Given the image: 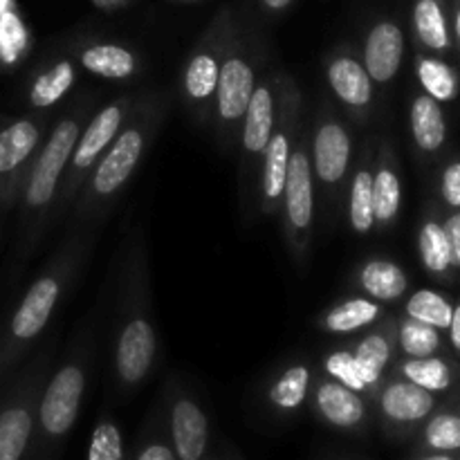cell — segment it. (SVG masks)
Listing matches in <instances>:
<instances>
[{
	"mask_svg": "<svg viewBox=\"0 0 460 460\" xmlns=\"http://www.w3.org/2000/svg\"><path fill=\"white\" fill-rule=\"evenodd\" d=\"M166 115V94L148 93L135 99L126 124L112 139L102 160L90 171L79 196L72 202L75 218L81 225L99 220L117 200L128 180L146 155Z\"/></svg>",
	"mask_w": 460,
	"mask_h": 460,
	"instance_id": "cell-1",
	"label": "cell"
},
{
	"mask_svg": "<svg viewBox=\"0 0 460 460\" xmlns=\"http://www.w3.org/2000/svg\"><path fill=\"white\" fill-rule=\"evenodd\" d=\"M88 247L90 241L84 232L75 234L66 245H61V250L54 254V259L45 265L43 272L31 281L22 299L18 301L16 310L0 335V382L18 367L30 346L43 335Z\"/></svg>",
	"mask_w": 460,
	"mask_h": 460,
	"instance_id": "cell-2",
	"label": "cell"
},
{
	"mask_svg": "<svg viewBox=\"0 0 460 460\" xmlns=\"http://www.w3.org/2000/svg\"><path fill=\"white\" fill-rule=\"evenodd\" d=\"M90 106L93 99L79 102L40 144L31 169L27 173L25 184L18 202H21V252L30 254L34 252L36 241L43 234L45 225L52 218L57 209L58 191H61L63 175L70 164L72 151L76 146L85 121L90 119Z\"/></svg>",
	"mask_w": 460,
	"mask_h": 460,
	"instance_id": "cell-3",
	"label": "cell"
},
{
	"mask_svg": "<svg viewBox=\"0 0 460 460\" xmlns=\"http://www.w3.org/2000/svg\"><path fill=\"white\" fill-rule=\"evenodd\" d=\"M93 359L90 335L81 337L70 358L48 377L36 409V431L30 460H57L63 443L75 429L88 386V368Z\"/></svg>",
	"mask_w": 460,
	"mask_h": 460,
	"instance_id": "cell-4",
	"label": "cell"
},
{
	"mask_svg": "<svg viewBox=\"0 0 460 460\" xmlns=\"http://www.w3.org/2000/svg\"><path fill=\"white\" fill-rule=\"evenodd\" d=\"M148 277L142 245L133 247L128 268V292H126L121 326L115 341V377L121 389L133 391L144 385L155 367L157 332L148 313Z\"/></svg>",
	"mask_w": 460,
	"mask_h": 460,
	"instance_id": "cell-5",
	"label": "cell"
},
{
	"mask_svg": "<svg viewBox=\"0 0 460 460\" xmlns=\"http://www.w3.org/2000/svg\"><path fill=\"white\" fill-rule=\"evenodd\" d=\"M54 362V346H45L22 371L0 407V460H30L40 391Z\"/></svg>",
	"mask_w": 460,
	"mask_h": 460,
	"instance_id": "cell-6",
	"label": "cell"
},
{
	"mask_svg": "<svg viewBox=\"0 0 460 460\" xmlns=\"http://www.w3.org/2000/svg\"><path fill=\"white\" fill-rule=\"evenodd\" d=\"M301 93L292 76L279 75L277 85V121H274L272 137L261 162L259 200L265 216L277 214L286 189L288 164H290L292 144L301 126Z\"/></svg>",
	"mask_w": 460,
	"mask_h": 460,
	"instance_id": "cell-7",
	"label": "cell"
},
{
	"mask_svg": "<svg viewBox=\"0 0 460 460\" xmlns=\"http://www.w3.org/2000/svg\"><path fill=\"white\" fill-rule=\"evenodd\" d=\"M133 94L117 97L115 102H111L108 106H103L102 111L94 112L88 119V124L84 126L79 139H76L75 151H72L66 175H63L57 209H54L57 214H63V211H66L67 207H72V202L76 200L81 187H84V182L88 180L90 171H93L94 164L102 160V155L108 151L112 139L117 137L121 126L126 124V117H128L130 108H133Z\"/></svg>",
	"mask_w": 460,
	"mask_h": 460,
	"instance_id": "cell-8",
	"label": "cell"
},
{
	"mask_svg": "<svg viewBox=\"0 0 460 460\" xmlns=\"http://www.w3.org/2000/svg\"><path fill=\"white\" fill-rule=\"evenodd\" d=\"M234 39H236V30H234L232 12L223 9L184 63V102L200 119L209 117V112L214 111L220 66Z\"/></svg>",
	"mask_w": 460,
	"mask_h": 460,
	"instance_id": "cell-9",
	"label": "cell"
},
{
	"mask_svg": "<svg viewBox=\"0 0 460 460\" xmlns=\"http://www.w3.org/2000/svg\"><path fill=\"white\" fill-rule=\"evenodd\" d=\"M281 205L286 241L295 259L304 263L314 225V173L310 164V144L301 126L292 144Z\"/></svg>",
	"mask_w": 460,
	"mask_h": 460,
	"instance_id": "cell-10",
	"label": "cell"
},
{
	"mask_svg": "<svg viewBox=\"0 0 460 460\" xmlns=\"http://www.w3.org/2000/svg\"><path fill=\"white\" fill-rule=\"evenodd\" d=\"M256 88V72L254 61L250 52L238 39L232 40L227 54L223 58L218 75V85H216L214 112L218 119V133L225 146L232 148L234 142L241 133L243 117H245L247 106H250L252 93Z\"/></svg>",
	"mask_w": 460,
	"mask_h": 460,
	"instance_id": "cell-11",
	"label": "cell"
},
{
	"mask_svg": "<svg viewBox=\"0 0 460 460\" xmlns=\"http://www.w3.org/2000/svg\"><path fill=\"white\" fill-rule=\"evenodd\" d=\"M277 85L279 75L268 76V79L256 81V88L252 93L250 106H247L245 117H243L241 133V205L243 211L250 205V189L256 171L261 169L263 153L268 148L270 137H272L274 121H277Z\"/></svg>",
	"mask_w": 460,
	"mask_h": 460,
	"instance_id": "cell-12",
	"label": "cell"
},
{
	"mask_svg": "<svg viewBox=\"0 0 460 460\" xmlns=\"http://www.w3.org/2000/svg\"><path fill=\"white\" fill-rule=\"evenodd\" d=\"M45 137L43 117H18L0 128V205L12 207Z\"/></svg>",
	"mask_w": 460,
	"mask_h": 460,
	"instance_id": "cell-13",
	"label": "cell"
},
{
	"mask_svg": "<svg viewBox=\"0 0 460 460\" xmlns=\"http://www.w3.org/2000/svg\"><path fill=\"white\" fill-rule=\"evenodd\" d=\"M350 157H353V139L349 128L326 108L314 121L313 137H310V164H313L314 180L326 189L332 200L340 198L344 189Z\"/></svg>",
	"mask_w": 460,
	"mask_h": 460,
	"instance_id": "cell-14",
	"label": "cell"
},
{
	"mask_svg": "<svg viewBox=\"0 0 460 460\" xmlns=\"http://www.w3.org/2000/svg\"><path fill=\"white\" fill-rule=\"evenodd\" d=\"M377 409L389 434H411L418 425L427 420L438 407L436 394L404 380L394 377L377 389Z\"/></svg>",
	"mask_w": 460,
	"mask_h": 460,
	"instance_id": "cell-15",
	"label": "cell"
},
{
	"mask_svg": "<svg viewBox=\"0 0 460 460\" xmlns=\"http://www.w3.org/2000/svg\"><path fill=\"white\" fill-rule=\"evenodd\" d=\"M166 434L178 460H202L209 447V418L205 409L182 391H173L166 407Z\"/></svg>",
	"mask_w": 460,
	"mask_h": 460,
	"instance_id": "cell-16",
	"label": "cell"
},
{
	"mask_svg": "<svg viewBox=\"0 0 460 460\" xmlns=\"http://www.w3.org/2000/svg\"><path fill=\"white\" fill-rule=\"evenodd\" d=\"M326 79L332 94L355 117L364 119L368 115L373 99H376V90H373V79L368 76L358 54L349 52V49H340L332 54L326 63Z\"/></svg>",
	"mask_w": 460,
	"mask_h": 460,
	"instance_id": "cell-17",
	"label": "cell"
},
{
	"mask_svg": "<svg viewBox=\"0 0 460 460\" xmlns=\"http://www.w3.org/2000/svg\"><path fill=\"white\" fill-rule=\"evenodd\" d=\"M404 61V31L394 18H380L367 31L362 63L373 84L386 85L400 75Z\"/></svg>",
	"mask_w": 460,
	"mask_h": 460,
	"instance_id": "cell-18",
	"label": "cell"
},
{
	"mask_svg": "<svg viewBox=\"0 0 460 460\" xmlns=\"http://www.w3.org/2000/svg\"><path fill=\"white\" fill-rule=\"evenodd\" d=\"M313 409L319 420L340 431H359L368 418L364 395L331 377H323L314 385Z\"/></svg>",
	"mask_w": 460,
	"mask_h": 460,
	"instance_id": "cell-19",
	"label": "cell"
},
{
	"mask_svg": "<svg viewBox=\"0 0 460 460\" xmlns=\"http://www.w3.org/2000/svg\"><path fill=\"white\" fill-rule=\"evenodd\" d=\"M395 331H398V323L394 319L382 322L373 331L364 332V337L353 349L355 362H358L359 373H362L364 382H367L368 391H371V398L382 386L386 367H389L395 355V346H398Z\"/></svg>",
	"mask_w": 460,
	"mask_h": 460,
	"instance_id": "cell-20",
	"label": "cell"
},
{
	"mask_svg": "<svg viewBox=\"0 0 460 460\" xmlns=\"http://www.w3.org/2000/svg\"><path fill=\"white\" fill-rule=\"evenodd\" d=\"M402 207V182H400L398 162L389 142L380 144V153L373 171V216L382 229L394 227Z\"/></svg>",
	"mask_w": 460,
	"mask_h": 460,
	"instance_id": "cell-21",
	"label": "cell"
},
{
	"mask_svg": "<svg viewBox=\"0 0 460 460\" xmlns=\"http://www.w3.org/2000/svg\"><path fill=\"white\" fill-rule=\"evenodd\" d=\"M409 128H411L413 144L425 155H436L447 142V117L443 103L420 93L411 99L409 108Z\"/></svg>",
	"mask_w": 460,
	"mask_h": 460,
	"instance_id": "cell-22",
	"label": "cell"
},
{
	"mask_svg": "<svg viewBox=\"0 0 460 460\" xmlns=\"http://www.w3.org/2000/svg\"><path fill=\"white\" fill-rule=\"evenodd\" d=\"M79 63L85 72L102 79L124 81L137 75L139 57L121 43H90L79 49Z\"/></svg>",
	"mask_w": 460,
	"mask_h": 460,
	"instance_id": "cell-23",
	"label": "cell"
},
{
	"mask_svg": "<svg viewBox=\"0 0 460 460\" xmlns=\"http://www.w3.org/2000/svg\"><path fill=\"white\" fill-rule=\"evenodd\" d=\"M358 286L377 304H395L409 290V277L400 263L391 259H368L358 272Z\"/></svg>",
	"mask_w": 460,
	"mask_h": 460,
	"instance_id": "cell-24",
	"label": "cell"
},
{
	"mask_svg": "<svg viewBox=\"0 0 460 460\" xmlns=\"http://www.w3.org/2000/svg\"><path fill=\"white\" fill-rule=\"evenodd\" d=\"M413 34L431 54H449L454 49L452 25L443 0H416L411 12Z\"/></svg>",
	"mask_w": 460,
	"mask_h": 460,
	"instance_id": "cell-25",
	"label": "cell"
},
{
	"mask_svg": "<svg viewBox=\"0 0 460 460\" xmlns=\"http://www.w3.org/2000/svg\"><path fill=\"white\" fill-rule=\"evenodd\" d=\"M382 314L385 310L377 301L368 299V296H349L323 314L322 328L331 335H353L362 328L376 326Z\"/></svg>",
	"mask_w": 460,
	"mask_h": 460,
	"instance_id": "cell-26",
	"label": "cell"
},
{
	"mask_svg": "<svg viewBox=\"0 0 460 460\" xmlns=\"http://www.w3.org/2000/svg\"><path fill=\"white\" fill-rule=\"evenodd\" d=\"M418 256L420 263L431 277L449 279L454 272L452 245H449L447 229L443 220L436 216H427L418 232Z\"/></svg>",
	"mask_w": 460,
	"mask_h": 460,
	"instance_id": "cell-27",
	"label": "cell"
},
{
	"mask_svg": "<svg viewBox=\"0 0 460 460\" xmlns=\"http://www.w3.org/2000/svg\"><path fill=\"white\" fill-rule=\"evenodd\" d=\"M349 223L358 236H367L376 227L373 216V157L367 148L364 160L355 169L349 187Z\"/></svg>",
	"mask_w": 460,
	"mask_h": 460,
	"instance_id": "cell-28",
	"label": "cell"
},
{
	"mask_svg": "<svg viewBox=\"0 0 460 460\" xmlns=\"http://www.w3.org/2000/svg\"><path fill=\"white\" fill-rule=\"evenodd\" d=\"M416 76L422 93L429 94L438 103H449L460 94V76L456 67L449 66L438 54H418Z\"/></svg>",
	"mask_w": 460,
	"mask_h": 460,
	"instance_id": "cell-29",
	"label": "cell"
},
{
	"mask_svg": "<svg viewBox=\"0 0 460 460\" xmlns=\"http://www.w3.org/2000/svg\"><path fill=\"white\" fill-rule=\"evenodd\" d=\"M310 380L313 373L305 364L288 367L268 389V402L279 413H295L304 407L310 394Z\"/></svg>",
	"mask_w": 460,
	"mask_h": 460,
	"instance_id": "cell-30",
	"label": "cell"
},
{
	"mask_svg": "<svg viewBox=\"0 0 460 460\" xmlns=\"http://www.w3.org/2000/svg\"><path fill=\"white\" fill-rule=\"evenodd\" d=\"M398 376L404 380L413 382V385L422 386V389L431 391V394H445L454 386L456 373H454L452 364L447 359L438 358V355H429V358H404L398 364Z\"/></svg>",
	"mask_w": 460,
	"mask_h": 460,
	"instance_id": "cell-31",
	"label": "cell"
},
{
	"mask_svg": "<svg viewBox=\"0 0 460 460\" xmlns=\"http://www.w3.org/2000/svg\"><path fill=\"white\" fill-rule=\"evenodd\" d=\"M75 63L70 58L57 61L48 70L40 72L30 85V106L31 108H52L66 97L75 85Z\"/></svg>",
	"mask_w": 460,
	"mask_h": 460,
	"instance_id": "cell-32",
	"label": "cell"
},
{
	"mask_svg": "<svg viewBox=\"0 0 460 460\" xmlns=\"http://www.w3.org/2000/svg\"><path fill=\"white\" fill-rule=\"evenodd\" d=\"M422 452H460V411L443 409L425 420L420 434Z\"/></svg>",
	"mask_w": 460,
	"mask_h": 460,
	"instance_id": "cell-33",
	"label": "cell"
},
{
	"mask_svg": "<svg viewBox=\"0 0 460 460\" xmlns=\"http://www.w3.org/2000/svg\"><path fill=\"white\" fill-rule=\"evenodd\" d=\"M404 314L409 319H416V322L427 323V326L438 328L440 332L447 331L449 323H452L454 314V304L440 292L429 290V288H422L416 290L404 304Z\"/></svg>",
	"mask_w": 460,
	"mask_h": 460,
	"instance_id": "cell-34",
	"label": "cell"
},
{
	"mask_svg": "<svg viewBox=\"0 0 460 460\" xmlns=\"http://www.w3.org/2000/svg\"><path fill=\"white\" fill-rule=\"evenodd\" d=\"M395 341L404 358H429L443 349V335L438 328L427 326L416 319H402L395 331Z\"/></svg>",
	"mask_w": 460,
	"mask_h": 460,
	"instance_id": "cell-35",
	"label": "cell"
},
{
	"mask_svg": "<svg viewBox=\"0 0 460 460\" xmlns=\"http://www.w3.org/2000/svg\"><path fill=\"white\" fill-rule=\"evenodd\" d=\"M30 49V31L13 4L0 12V63L13 67Z\"/></svg>",
	"mask_w": 460,
	"mask_h": 460,
	"instance_id": "cell-36",
	"label": "cell"
},
{
	"mask_svg": "<svg viewBox=\"0 0 460 460\" xmlns=\"http://www.w3.org/2000/svg\"><path fill=\"white\" fill-rule=\"evenodd\" d=\"M85 460H124V436L111 416H99Z\"/></svg>",
	"mask_w": 460,
	"mask_h": 460,
	"instance_id": "cell-37",
	"label": "cell"
},
{
	"mask_svg": "<svg viewBox=\"0 0 460 460\" xmlns=\"http://www.w3.org/2000/svg\"><path fill=\"white\" fill-rule=\"evenodd\" d=\"M323 371H326V376L331 377V380L340 382V385L349 386V389L358 391V394L362 395H371L362 373H359L358 362H355L353 350L337 349L332 350V353H328L326 359H323Z\"/></svg>",
	"mask_w": 460,
	"mask_h": 460,
	"instance_id": "cell-38",
	"label": "cell"
},
{
	"mask_svg": "<svg viewBox=\"0 0 460 460\" xmlns=\"http://www.w3.org/2000/svg\"><path fill=\"white\" fill-rule=\"evenodd\" d=\"M130 460H178L166 434V422L148 420Z\"/></svg>",
	"mask_w": 460,
	"mask_h": 460,
	"instance_id": "cell-39",
	"label": "cell"
},
{
	"mask_svg": "<svg viewBox=\"0 0 460 460\" xmlns=\"http://www.w3.org/2000/svg\"><path fill=\"white\" fill-rule=\"evenodd\" d=\"M440 198L452 211H460V160L447 162L440 173Z\"/></svg>",
	"mask_w": 460,
	"mask_h": 460,
	"instance_id": "cell-40",
	"label": "cell"
},
{
	"mask_svg": "<svg viewBox=\"0 0 460 460\" xmlns=\"http://www.w3.org/2000/svg\"><path fill=\"white\" fill-rule=\"evenodd\" d=\"M447 332H449V344H452V349L460 355V301L454 305L452 323H449Z\"/></svg>",
	"mask_w": 460,
	"mask_h": 460,
	"instance_id": "cell-41",
	"label": "cell"
},
{
	"mask_svg": "<svg viewBox=\"0 0 460 460\" xmlns=\"http://www.w3.org/2000/svg\"><path fill=\"white\" fill-rule=\"evenodd\" d=\"M295 0H261V7L268 13H283Z\"/></svg>",
	"mask_w": 460,
	"mask_h": 460,
	"instance_id": "cell-42",
	"label": "cell"
},
{
	"mask_svg": "<svg viewBox=\"0 0 460 460\" xmlns=\"http://www.w3.org/2000/svg\"><path fill=\"white\" fill-rule=\"evenodd\" d=\"M449 25H452V40H454V45H456L458 52H460V0H456V7H454L452 21H449Z\"/></svg>",
	"mask_w": 460,
	"mask_h": 460,
	"instance_id": "cell-43",
	"label": "cell"
},
{
	"mask_svg": "<svg viewBox=\"0 0 460 460\" xmlns=\"http://www.w3.org/2000/svg\"><path fill=\"white\" fill-rule=\"evenodd\" d=\"M416 460H460V452H425Z\"/></svg>",
	"mask_w": 460,
	"mask_h": 460,
	"instance_id": "cell-44",
	"label": "cell"
},
{
	"mask_svg": "<svg viewBox=\"0 0 460 460\" xmlns=\"http://www.w3.org/2000/svg\"><path fill=\"white\" fill-rule=\"evenodd\" d=\"M94 3H97L99 7H117V4H121L124 0H94Z\"/></svg>",
	"mask_w": 460,
	"mask_h": 460,
	"instance_id": "cell-45",
	"label": "cell"
},
{
	"mask_svg": "<svg viewBox=\"0 0 460 460\" xmlns=\"http://www.w3.org/2000/svg\"><path fill=\"white\" fill-rule=\"evenodd\" d=\"M202 460H225V458H216V456H205Z\"/></svg>",
	"mask_w": 460,
	"mask_h": 460,
	"instance_id": "cell-46",
	"label": "cell"
},
{
	"mask_svg": "<svg viewBox=\"0 0 460 460\" xmlns=\"http://www.w3.org/2000/svg\"><path fill=\"white\" fill-rule=\"evenodd\" d=\"M184 3H191V0H184Z\"/></svg>",
	"mask_w": 460,
	"mask_h": 460,
	"instance_id": "cell-47",
	"label": "cell"
}]
</instances>
